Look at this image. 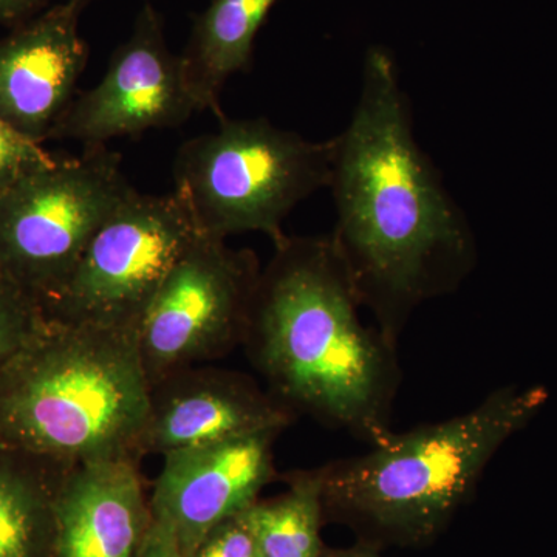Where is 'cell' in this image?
I'll return each mask as SVG.
<instances>
[{
	"mask_svg": "<svg viewBox=\"0 0 557 557\" xmlns=\"http://www.w3.org/2000/svg\"><path fill=\"white\" fill-rule=\"evenodd\" d=\"M332 139L329 237L362 309L398 344L418 307L471 276L474 230L417 143L412 102L386 47L366 53L357 106Z\"/></svg>",
	"mask_w": 557,
	"mask_h": 557,
	"instance_id": "1",
	"label": "cell"
},
{
	"mask_svg": "<svg viewBox=\"0 0 557 557\" xmlns=\"http://www.w3.org/2000/svg\"><path fill=\"white\" fill-rule=\"evenodd\" d=\"M361 309L329 236H287L260 273L244 347L296 417L372 446L392 432L403 372L398 344Z\"/></svg>",
	"mask_w": 557,
	"mask_h": 557,
	"instance_id": "2",
	"label": "cell"
},
{
	"mask_svg": "<svg viewBox=\"0 0 557 557\" xmlns=\"http://www.w3.org/2000/svg\"><path fill=\"white\" fill-rule=\"evenodd\" d=\"M547 399L544 387H500L460 416L392 431L359 456L322 465L325 519L354 528L373 548L429 544Z\"/></svg>",
	"mask_w": 557,
	"mask_h": 557,
	"instance_id": "3",
	"label": "cell"
},
{
	"mask_svg": "<svg viewBox=\"0 0 557 557\" xmlns=\"http://www.w3.org/2000/svg\"><path fill=\"white\" fill-rule=\"evenodd\" d=\"M149 401L134 330L47 318L0 370V446L64 465L138 460Z\"/></svg>",
	"mask_w": 557,
	"mask_h": 557,
	"instance_id": "4",
	"label": "cell"
},
{
	"mask_svg": "<svg viewBox=\"0 0 557 557\" xmlns=\"http://www.w3.org/2000/svg\"><path fill=\"white\" fill-rule=\"evenodd\" d=\"M332 159V138L310 141L267 119L222 116L218 129L180 146L174 193L203 236L262 233L277 245L289 212L329 188Z\"/></svg>",
	"mask_w": 557,
	"mask_h": 557,
	"instance_id": "5",
	"label": "cell"
},
{
	"mask_svg": "<svg viewBox=\"0 0 557 557\" xmlns=\"http://www.w3.org/2000/svg\"><path fill=\"white\" fill-rule=\"evenodd\" d=\"M134 190L108 146L25 175L0 193V276L42 306Z\"/></svg>",
	"mask_w": 557,
	"mask_h": 557,
	"instance_id": "6",
	"label": "cell"
},
{
	"mask_svg": "<svg viewBox=\"0 0 557 557\" xmlns=\"http://www.w3.org/2000/svg\"><path fill=\"white\" fill-rule=\"evenodd\" d=\"M177 194H141L121 203L89 245L44 313L65 324L137 330L157 289L199 236Z\"/></svg>",
	"mask_w": 557,
	"mask_h": 557,
	"instance_id": "7",
	"label": "cell"
},
{
	"mask_svg": "<svg viewBox=\"0 0 557 557\" xmlns=\"http://www.w3.org/2000/svg\"><path fill=\"white\" fill-rule=\"evenodd\" d=\"M260 273L251 249H234L203 234L196 237L135 330L150 388L244 346Z\"/></svg>",
	"mask_w": 557,
	"mask_h": 557,
	"instance_id": "8",
	"label": "cell"
},
{
	"mask_svg": "<svg viewBox=\"0 0 557 557\" xmlns=\"http://www.w3.org/2000/svg\"><path fill=\"white\" fill-rule=\"evenodd\" d=\"M196 112L199 104L182 57L168 47L161 14L146 2L100 83L70 102L49 138L95 148L110 139L177 127Z\"/></svg>",
	"mask_w": 557,
	"mask_h": 557,
	"instance_id": "9",
	"label": "cell"
},
{
	"mask_svg": "<svg viewBox=\"0 0 557 557\" xmlns=\"http://www.w3.org/2000/svg\"><path fill=\"white\" fill-rule=\"evenodd\" d=\"M278 435L267 432L164 456L149 498L153 522L168 528L182 552L193 556L212 528L256 504L276 478Z\"/></svg>",
	"mask_w": 557,
	"mask_h": 557,
	"instance_id": "10",
	"label": "cell"
},
{
	"mask_svg": "<svg viewBox=\"0 0 557 557\" xmlns=\"http://www.w3.org/2000/svg\"><path fill=\"white\" fill-rule=\"evenodd\" d=\"M296 418L252 376L196 366L150 388L139 456L164 457L249 435L282 434Z\"/></svg>",
	"mask_w": 557,
	"mask_h": 557,
	"instance_id": "11",
	"label": "cell"
},
{
	"mask_svg": "<svg viewBox=\"0 0 557 557\" xmlns=\"http://www.w3.org/2000/svg\"><path fill=\"white\" fill-rule=\"evenodd\" d=\"M83 11L62 0L0 39V120L35 141L50 137L89 60Z\"/></svg>",
	"mask_w": 557,
	"mask_h": 557,
	"instance_id": "12",
	"label": "cell"
},
{
	"mask_svg": "<svg viewBox=\"0 0 557 557\" xmlns=\"http://www.w3.org/2000/svg\"><path fill=\"white\" fill-rule=\"evenodd\" d=\"M150 520L138 460L72 465L57 497L58 557H135Z\"/></svg>",
	"mask_w": 557,
	"mask_h": 557,
	"instance_id": "13",
	"label": "cell"
},
{
	"mask_svg": "<svg viewBox=\"0 0 557 557\" xmlns=\"http://www.w3.org/2000/svg\"><path fill=\"white\" fill-rule=\"evenodd\" d=\"M277 0H211L196 17L182 57L200 112L222 119L220 95L231 76L248 72L256 36Z\"/></svg>",
	"mask_w": 557,
	"mask_h": 557,
	"instance_id": "14",
	"label": "cell"
},
{
	"mask_svg": "<svg viewBox=\"0 0 557 557\" xmlns=\"http://www.w3.org/2000/svg\"><path fill=\"white\" fill-rule=\"evenodd\" d=\"M58 463L0 446V557H58Z\"/></svg>",
	"mask_w": 557,
	"mask_h": 557,
	"instance_id": "15",
	"label": "cell"
},
{
	"mask_svg": "<svg viewBox=\"0 0 557 557\" xmlns=\"http://www.w3.org/2000/svg\"><path fill=\"white\" fill-rule=\"evenodd\" d=\"M287 491L245 509L262 557H322L321 467L288 472Z\"/></svg>",
	"mask_w": 557,
	"mask_h": 557,
	"instance_id": "16",
	"label": "cell"
},
{
	"mask_svg": "<svg viewBox=\"0 0 557 557\" xmlns=\"http://www.w3.org/2000/svg\"><path fill=\"white\" fill-rule=\"evenodd\" d=\"M46 319L38 300L0 276V370L39 332Z\"/></svg>",
	"mask_w": 557,
	"mask_h": 557,
	"instance_id": "17",
	"label": "cell"
},
{
	"mask_svg": "<svg viewBox=\"0 0 557 557\" xmlns=\"http://www.w3.org/2000/svg\"><path fill=\"white\" fill-rule=\"evenodd\" d=\"M57 159L42 148V143L25 137L0 120V193Z\"/></svg>",
	"mask_w": 557,
	"mask_h": 557,
	"instance_id": "18",
	"label": "cell"
},
{
	"mask_svg": "<svg viewBox=\"0 0 557 557\" xmlns=\"http://www.w3.org/2000/svg\"><path fill=\"white\" fill-rule=\"evenodd\" d=\"M190 557H262V555L244 512H240L212 528Z\"/></svg>",
	"mask_w": 557,
	"mask_h": 557,
	"instance_id": "19",
	"label": "cell"
},
{
	"mask_svg": "<svg viewBox=\"0 0 557 557\" xmlns=\"http://www.w3.org/2000/svg\"><path fill=\"white\" fill-rule=\"evenodd\" d=\"M135 557H188L180 548L177 539L168 528L150 520L145 539Z\"/></svg>",
	"mask_w": 557,
	"mask_h": 557,
	"instance_id": "20",
	"label": "cell"
},
{
	"mask_svg": "<svg viewBox=\"0 0 557 557\" xmlns=\"http://www.w3.org/2000/svg\"><path fill=\"white\" fill-rule=\"evenodd\" d=\"M50 0H0V24H13L30 17Z\"/></svg>",
	"mask_w": 557,
	"mask_h": 557,
	"instance_id": "21",
	"label": "cell"
},
{
	"mask_svg": "<svg viewBox=\"0 0 557 557\" xmlns=\"http://www.w3.org/2000/svg\"><path fill=\"white\" fill-rule=\"evenodd\" d=\"M322 557H381L379 549L370 547L368 544L354 545L348 548H324Z\"/></svg>",
	"mask_w": 557,
	"mask_h": 557,
	"instance_id": "22",
	"label": "cell"
},
{
	"mask_svg": "<svg viewBox=\"0 0 557 557\" xmlns=\"http://www.w3.org/2000/svg\"><path fill=\"white\" fill-rule=\"evenodd\" d=\"M73 2L78 3L81 9L84 10L87 5H89V3L94 2V0H73Z\"/></svg>",
	"mask_w": 557,
	"mask_h": 557,
	"instance_id": "23",
	"label": "cell"
}]
</instances>
